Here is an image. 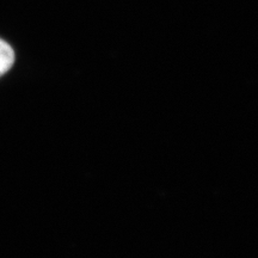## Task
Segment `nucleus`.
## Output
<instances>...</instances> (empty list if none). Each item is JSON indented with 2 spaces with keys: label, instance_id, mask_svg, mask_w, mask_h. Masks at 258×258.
Wrapping results in <instances>:
<instances>
[{
  "label": "nucleus",
  "instance_id": "nucleus-1",
  "mask_svg": "<svg viewBox=\"0 0 258 258\" xmlns=\"http://www.w3.org/2000/svg\"><path fill=\"white\" fill-rule=\"evenodd\" d=\"M15 62V51L9 43L0 38V77L4 76Z\"/></svg>",
  "mask_w": 258,
  "mask_h": 258
}]
</instances>
